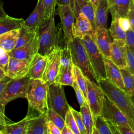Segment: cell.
I'll use <instances>...</instances> for the list:
<instances>
[{"label": "cell", "mask_w": 134, "mask_h": 134, "mask_svg": "<svg viewBox=\"0 0 134 134\" xmlns=\"http://www.w3.org/2000/svg\"><path fill=\"white\" fill-rule=\"evenodd\" d=\"M98 85L105 95L125 115L134 131V105L131 97L124 90L112 84L107 79L99 81Z\"/></svg>", "instance_id": "6da1fadb"}, {"label": "cell", "mask_w": 134, "mask_h": 134, "mask_svg": "<svg viewBox=\"0 0 134 134\" xmlns=\"http://www.w3.org/2000/svg\"><path fill=\"white\" fill-rule=\"evenodd\" d=\"M55 25L54 15L44 19L38 27L39 38L38 53L43 56L48 55L57 46H60V29Z\"/></svg>", "instance_id": "7a4b0ae2"}, {"label": "cell", "mask_w": 134, "mask_h": 134, "mask_svg": "<svg viewBox=\"0 0 134 134\" xmlns=\"http://www.w3.org/2000/svg\"><path fill=\"white\" fill-rule=\"evenodd\" d=\"M28 106L39 114H47L49 107L48 85L42 79H30L25 97Z\"/></svg>", "instance_id": "3957f363"}, {"label": "cell", "mask_w": 134, "mask_h": 134, "mask_svg": "<svg viewBox=\"0 0 134 134\" xmlns=\"http://www.w3.org/2000/svg\"><path fill=\"white\" fill-rule=\"evenodd\" d=\"M68 43L70 48L73 64L80 69L85 78L98 84L86 51L81 39L74 37Z\"/></svg>", "instance_id": "277c9868"}, {"label": "cell", "mask_w": 134, "mask_h": 134, "mask_svg": "<svg viewBox=\"0 0 134 134\" xmlns=\"http://www.w3.org/2000/svg\"><path fill=\"white\" fill-rule=\"evenodd\" d=\"M91 63L96 81L107 79L104 57L95 42L94 38L90 35L84 36L81 39Z\"/></svg>", "instance_id": "5b68a950"}, {"label": "cell", "mask_w": 134, "mask_h": 134, "mask_svg": "<svg viewBox=\"0 0 134 134\" xmlns=\"http://www.w3.org/2000/svg\"><path fill=\"white\" fill-rule=\"evenodd\" d=\"M30 79L27 76L12 79L0 94V103L4 107L18 98H25L29 87Z\"/></svg>", "instance_id": "8992f818"}, {"label": "cell", "mask_w": 134, "mask_h": 134, "mask_svg": "<svg viewBox=\"0 0 134 134\" xmlns=\"http://www.w3.org/2000/svg\"><path fill=\"white\" fill-rule=\"evenodd\" d=\"M62 86L56 82L48 85V100L49 108L55 111L64 119L70 106L66 101Z\"/></svg>", "instance_id": "52a82bcc"}, {"label": "cell", "mask_w": 134, "mask_h": 134, "mask_svg": "<svg viewBox=\"0 0 134 134\" xmlns=\"http://www.w3.org/2000/svg\"><path fill=\"white\" fill-rule=\"evenodd\" d=\"M87 84V103L90 107L94 121L99 115H102L105 94L99 86L85 78Z\"/></svg>", "instance_id": "ba28073f"}, {"label": "cell", "mask_w": 134, "mask_h": 134, "mask_svg": "<svg viewBox=\"0 0 134 134\" xmlns=\"http://www.w3.org/2000/svg\"><path fill=\"white\" fill-rule=\"evenodd\" d=\"M62 47L57 46L47 55V62L42 80L48 85L54 82L58 74L60 64Z\"/></svg>", "instance_id": "9c48e42d"}, {"label": "cell", "mask_w": 134, "mask_h": 134, "mask_svg": "<svg viewBox=\"0 0 134 134\" xmlns=\"http://www.w3.org/2000/svg\"><path fill=\"white\" fill-rule=\"evenodd\" d=\"M102 115L107 122L117 126L126 125L131 127L130 122L125 115L105 95L103 100Z\"/></svg>", "instance_id": "30bf717a"}, {"label": "cell", "mask_w": 134, "mask_h": 134, "mask_svg": "<svg viewBox=\"0 0 134 134\" xmlns=\"http://www.w3.org/2000/svg\"><path fill=\"white\" fill-rule=\"evenodd\" d=\"M57 14L59 16L65 42H69L74 38L73 26L75 19L73 12L69 5H58Z\"/></svg>", "instance_id": "8fae6325"}, {"label": "cell", "mask_w": 134, "mask_h": 134, "mask_svg": "<svg viewBox=\"0 0 134 134\" xmlns=\"http://www.w3.org/2000/svg\"><path fill=\"white\" fill-rule=\"evenodd\" d=\"M39 38L37 31L35 36L26 44L8 52L9 57L18 59H31L38 53Z\"/></svg>", "instance_id": "7c38bea8"}, {"label": "cell", "mask_w": 134, "mask_h": 134, "mask_svg": "<svg viewBox=\"0 0 134 134\" xmlns=\"http://www.w3.org/2000/svg\"><path fill=\"white\" fill-rule=\"evenodd\" d=\"M110 59L120 69L127 68V55L125 40H113L110 47Z\"/></svg>", "instance_id": "4fadbf2b"}, {"label": "cell", "mask_w": 134, "mask_h": 134, "mask_svg": "<svg viewBox=\"0 0 134 134\" xmlns=\"http://www.w3.org/2000/svg\"><path fill=\"white\" fill-rule=\"evenodd\" d=\"M33 58L31 59H18L9 57L6 75L11 79L26 76Z\"/></svg>", "instance_id": "5bb4252c"}, {"label": "cell", "mask_w": 134, "mask_h": 134, "mask_svg": "<svg viewBox=\"0 0 134 134\" xmlns=\"http://www.w3.org/2000/svg\"><path fill=\"white\" fill-rule=\"evenodd\" d=\"M34 110L28 108L26 116L20 121L15 123H8L2 127L4 133L6 134H27L28 126L31 120L35 116Z\"/></svg>", "instance_id": "9a60e30c"}, {"label": "cell", "mask_w": 134, "mask_h": 134, "mask_svg": "<svg viewBox=\"0 0 134 134\" xmlns=\"http://www.w3.org/2000/svg\"><path fill=\"white\" fill-rule=\"evenodd\" d=\"M94 39L96 45L103 57L110 59V50L112 42L107 29H96Z\"/></svg>", "instance_id": "2e32d148"}, {"label": "cell", "mask_w": 134, "mask_h": 134, "mask_svg": "<svg viewBox=\"0 0 134 134\" xmlns=\"http://www.w3.org/2000/svg\"><path fill=\"white\" fill-rule=\"evenodd\" d=\"M73 12L75 18L80 13H82L90 21L93 32L95 34V10L90 1L87 0H74Z\"/></svg>", "instance_id": "e0dca14e"}, {"label": "cell", "mask_w": 134, "mask_h": 134, "mask_svg": "<svg viewBox=\"0 0 134 134\" xmlns=\"http://www.w3.org/2000/svg\"><path fill=\"white\" fill-rule=\"evenodd\" d=\"M75 19L76 21L73 26L74 37L81 39L84 36L90 35L95 38V34L90 21L82 13H80Z\"/></svg>", "instance_id": "ac0fdd59"}, {"label": "cell", "mask_w": 134, "mask_h": 134, "mask_svg": "<svg viewBox=\"0 0 134 134\" xmlns=\"http://www.w3.org/2000/svg\"><path fill=\"white\" fill-rule=\"evenodd\" d=\"M107 79L112 84L124 90V85L120 69L110 59L104 58Z\"/></svg>", "instance_id": "d6986e66"}, {"label": "cell", "mask_w": 134, "mask_h": 134, "mask_svg": "<svg viewBox=\"0 0 134 134\" xmlns=\"http://www.w3.org/2000/svg\"><path fill=\"white\" fill-rule=\"evenodd\" d=\"M44 20V8L42 0H38L32 12L24 20L23 26L35 29L38 28Z\"/></svg>", "instance_id": "ffe728a7"}, {"label": "cell", "mask_w": 134, "mask_h": 134, "mask_svg": "<svg viewBox=\"0 0 134 134\" xmlns=\"http://www.w3.org/2000/svg\"><path fill=\"white\" fill-rule=\"evenodd\" d=\"M47 56L37 53L34 57L29 71L26 75L30 79H42L47 62Z\"/></svg>", "instance_id": "44dd1931"}, {"label": "cell", "mask_w": 134, "mask_h": 134, "mask_svg": "<svg viewBox=\"0 0 134 134\" xmlns=\"http://www.w3.org/2000/svg\"><path fill=\"white\" fill-rule=\"evenodd\" d=\"M112 19L127 17L131 0H107Z\"/></svg>", "instance_id": "7402d4cb"}, {"label": "cell", "mask_w": 134, "mask_h": 134, "mask_svg": "<svg viewBox=\"0 0 134 134\" xmlns=\"http://www.w3.org/2000/svg\"><path fill=\"white\" fill-rule=\"evenodd\" d=\"M47 114H38L31 120L27 134H48Z\"/></svg>", "instance_id": "603a6c76"}, {"label": "cell", "mask_w": 134, "mask_h": 134, "mask_svg": "<svg viewBox=\"0 0 134 134\" xmlns=\"http://www.w3.org/2000/svg\"><path fill=\"white\" fill-rule=\"evenodd\" d=\"M108 6L107 0H100L95 10V28H107Z\"/></svg>", "instance_id": "cb8c5ba5"}, {"label": "cell", "mask_w": 134, "mask_h": 134, "mask_svg": "<svg viewBox=\"0 0 134 134\" xmlns=\"http://www.w3.org/2000/svg\"><path fill=\"white\" fill-rule=\"evenodd\" d=\"M19 29H15L0 35V48L9 52L16 46Z\"/></svg>", "instance_id": "d4e9b609"}, {"label": "cell", "mask_w": 134, "mask_h": 134, "mask_svg": "<svg viewBox=\"0 0 134 134\" xmlns=\"http://www.w3.org/2000/svg\"><path fill=\"white\" fill-rule=\"evenodd\" d=\"M73 64L69 65H60L59 71L54 82L61 84L62 85L71 86L72 87L74 83L73 75Z\"/></svg>", "instance_id": "484cf974"}, {"label": "cell", "mask_w": 134, "mask_h": 134, "mask_svg": "<svg viewBox=\"0 0 134 134\" xmlns=\"http://www.w3.org/2000/svg\"><path fill=\"white\" fill-rule=\"evenodd\" d=\"M24 20L9 16L0 19V35L13 29H18L23 26Z\"/></svg>", "instance_id": "4316f807"}, {"label": "cell", "mask_w": 134, "mask_h": 134, "mask_svg": "<svg viewBox=\"0 0 134 134\" xmlns=\"http://www.w3.org/2000/svg\"><path fill=\"white\" fill-rule=\"evenodd\" d=\"M83 124L86 130L87 134H92L94 121L91 111L88 103L86 102L83 105L80 106V111Z\"/></svg>", "instance_id": "83f0119b"}, {"label": "cell", "mask_w": 134, "mask_h": 134, "mask_svg": "<svg viewBox=\"0 0 134 134\" xmlns=\"http://www.w3.org/2000/svg\"><path fill=\"white\" fill-rule=\"evenodd\" d=\"M38 29V27L35 29H31L22 26L19 29V33L15 48L20 47L28 43L35 36Z\"/></svg>", "instance_id": "f1b7e54d"}, {"label": "cell", "mask_w": 134, "mask_h": 134, "mask_svg": "<svg viewBox=\"0 0 134 134\" xmlns=\"http://www.w3.org/2000/svg\"><path fill=\"white\" fill-rule=\"evenodd\" d=\"M124 85V91L130 96L134 95V74L127 68L120 69Z\"/></svg>", "instance_id": "f546056e"}, {"label": "cell", "mask_w": 134, "mask_h": 134, "mask_svg": "<svg viewBox=\"0 0 134 134\" xmlns=\"http://www.w3.org/2000/svg\"><path fill=\"white\" fill-rule=\"evenodd\" d=\"M74 65V64H73ZM73 75L74 82L83 93L86 101L87 102V84L85 77L79 68L73 65Z\"/></svg>", "instance_id": "4dcf8cb0"}, {"label": "cell", "mask_w": 134, "mask_h": 134, "mask_svg": "<svg viewBox=\"0 0 134 134\" xmlns=\"http://www.w3.org/2000/svg\"><path fill=\"white\" fill-rule=\"evenodd\" d=\"M109 31L113 39L125 40L126 31L119 26L117 21V18L112 19V22L109 27Z\"/></svg>", "instance_id": "1f68e13d"}, {"label": "cell", "mask_w": 134, "mask_h": 134, "mask_svg": "<svg viewBox=\"0 0 134 134\" xmlns=\"http://www.w3.org/2000/svg\"><path fill=\"white\" fill-rule=\"evenodd\" d=\"M47 115L48 119L51 120L52 122H53V124L60 130L65 125V123L64 119L52 109L50 108H49L47 113Z\"/></svg>", "instance_id": "d6a6232c"}, {"label": "cell", "mask_w": 134, "mask_h": 134, "mask_svg": "<svg viewBox=\"0 0 134 134\" xmlns=\"http://www.w3.org/2000/svg\"><path fill=\"white\" fill-rule=\"evenodd\" d=\"M94 126L97 129L99 134H111L107 121L102 115L97 117Z\"/></svg>", "instance_id": "836d02e7"}, {"label": "cell", "mask_w": 134, "mask_h": 134, "mask_svg": "<svg viewBox=\"0 0 134 134\" xmlns=\"http://www.w3.org/2000/svg\"><path fill=\"white\" fill-rule=\"evenodd\" d=\"M44 8V20L55 14L57 0H42Z\"/></svg>", "instance_id": "e575fe53"}, {"label": "cell", "mask_w": 134, "mask_h": 134, "mask_svg": "<svg viewBox=\"0 0 134 134\" xmlns=\"http://www.w3.org/2000/svg\"><path fill=\"white\" fill-rule=\"evenodd\" d=\"M64 120L65 124L71 129L74 134H80L74 118L70 109L66 113Z\"/></svg>", "instance_id": "d590c367"}, {"label": "cell", "mask_w": 134, "mask_h": 134, "mask_svg": "<svg viewBox=\"0 0 134 134\" xmlns=\"http://www.w3.org/2000/svg\"><path fill=\"white\" fill-rule=\"evenodd\" d=\"M70 109L74 118L75 122L78 127L80 134H87L86 130L83 122L81 113L74 109L71 106H70Z\"/></svg>", "instance_id": "8d00e7d4"}, {"label": "cell", "mask_w": 134, "mask_h": 134, "mask_svg": "<svg viewBox=\"0 0 134 134\" xmlns=\"http://www.w3.org/2000/svg\"><path fill=\"white\" fill-rule=\"evenodd\" d=\"M126 46L134 57V31L132 29H130L126 31Z\"/></svg>", "instance_id": "74e56055"}, {"label": "cell", "mask_w": 134, "mask_h": 134, "mask_svg": "<svg viewBox=\"0 0 134 134\" xmlns=\"http://www.w3.org/2000/svg\"><path fill=\"white\" fill-rule=\"evenodd\" d=\"M9 59L8 52L3 49L0 51V69L3 70L6 73Z\"/></svg>", "instance_id": "f35d334b"}, {"label": "cell", "mask_w": 134, "mask_h": 134, "mask_svg": "<svg viewBox=\"0 0 134 134\" xmlns=\"http://www.w3.org/2000/svg\"><path fill=\"white\" fill-rule=\"evenodd\" d=\"M72 87H73L75 91V93L76 94V98L78 101V103L80 106H81L86 102L84 96V95L82 92V91H81V90L78 87V86L77 85V84L75 82L73 83Z\"/></svg>", "instance_id": "ab89813d"}, {"label": "cell", "mask_w": 134, "mask_h": 134, "mask_svg": "<svg viewBox=\"0 0 134 134\" xmlns=\"http://www.w3.org/2000/svg\"><path fill=\"white\" fill-rule=\"evenodd\" d=\"M117 18V21L119 26L125 31L131 29L130 24L127 17H119Z\"/></svg>", "instance_id": "60d3db41"}, {"label": "cell", "mask_w": 134, "mask_h": 134, "mask_svg": "<svg viewBox=\"0 0 134 134\" xmlns=\"http://www.w3.org/2000/svg\"><path fill=\"white\" fill-rule=\"evenodd\" d=\"M127 69L134 74V57L127 47Z\"/></svg>", "instance_id": "b9f144b4"}, {"label": "cell", "mask_w": 134, "mask_h": 134, "mask_svg": "<svg viewBox=\"0 0 134 134\" xmlns=\"http://www.w3.org/2000/svg\"><path fill=\"white\" fill-rule=\"evenodd\" d=\"M47 128L48 134H61V130L50 120H47Z\"/></svg>", "instance_id": "7bdbcfd3"}, {"label": "cell", "mask_w": 134, "mask_h": 134, "mask_svg": "<svg viewBox=\"0 0 134 134\" xmlns=\"http://www.w3.org/2000/svg\"><path fill=\"white\" fill-rule=\"evenodd\" d=\"M127 17L130 21L131 29L134 31V6L132 0L130 1L129 8L127 14Z\"/></svg>", "instance_id": "ee69618b"}, {"label": "cell", "mask_w": 134, "mask_h": 134, "mask_svg": "<svg viewBox=\"0 0 134 134\" xmlns=\"http://www.w3.org/2000/svg\"><path fill=\"white\" fill-rule=\"evenodd\" d=\"M117 127L120 134H134V131L129 125H120Z\"/></svg>", "instance_id": "f6af8a7d"}, {"label": "cell", "mask_w": 134, "mask_h": 134, "mask_svg": "<svg viewBox=\"0 0 134 134\" xmlns=\"http://www.w3.org/2000/svg\"><path fill=\"white\" fill-rule=\"evenodd\" d=\"M4 110L5 107L0 103V126L2 127L7 124H8L7 122V118L4 114Z\"/></svg>", "instance_id": "bcb514c9"}, {"label": "cell", "mask_w": 134, "mask_h": 134, "mask_svg": "<svg viewBox=\"0 0 134 134\" xmlns=\"http://www.w3.org/2000/svg\"><path fill=\"white\" fill-rule=\"evenodd\" d=\"M58 5H69L72 10L74 8V0H57Z\"/></svg>", "instance_id": "7dc6e473"}, {"label": "cell", "mask_w": 134, "mask_h": 134, "mask_svg": "<svg viewBox=\"0 0 134 134\" xmlns=\"http://www.w3.org/2000/svg\"><path fill=\"white\" fill-rule=\"evenodd\" d=\"M12 79L6 75L3 79L0 80V94L2 93L4 88L5 87L8 83Z\"/></svg>", "instance_id": "c3c4849f"}, {"label": "cell", "mask_w": 134, "mask_h": 134, "mask_svg": "<svg viewBox=\"0 0 134 134\" xmlns=\"http://www.w3.org/2000/svg\"><path fill=\"white\" fill-rule=\"evenodd\" d=\"M61 134H74L71 129L66 125L63 126L61 130Z\"/></svg>", "instance_id": "681fc988"}, {"label": "cell", "mask_w": 134, "mask_h": 134, "mask_svg": "<svg viewBox=\"0 0 134 134\" xmlns=\"http://www.w3.org/2000/svg\"><path fill=\"white\" fill-rule=\"evenodd\" d=\"M7 16V15L3 8V4L0 1V19L6 17Z\"/></svg>", "instance_id": "f907efd6"}, {"label": "cell", "mask_w": 134, "mask_h": 134, "mask_svg": "<svg viewBox=\"0 0 134 134\" xmlns=\"http://www.w3.org/2000/svg\"><path fill=\"white\" fill-rule=\"evenodd\" d=\"M99 1L100 0H90V2L91 3V4H92L93 7H94V10L96 9L99 2Z\"/></svg>", "instance_id": "816d5d0a"}, {"label": "cell", "mask_w": 134, "mask_h": 134, "mask_svg": "<svg viewBox=\"0 0 134 134\" xmlns=\"http://www.w3.org/2000/svg\"><path fill=\"white\" fill-rule=\"evenodd\" d=\"M6 75V72L2 69H0V80L3 79L4 77H5Z\"/></svg>", "instance_id": "f5cc1de1"}, {"label": "cell", "mask_w": 134, "mask_h": 134, "mask_svg": "<svg viewBox=\"0 0 134 134\" xmlns=\"http://www.w3.org/2000/svg\"><path fill=\"white\" fill-rule=\"evenodd\" d=\"M92 134H99L98 131L97 130V129L96 128V127H95L94 126L93 127Z\"/></svg>", "instance_id": "db71d44e"}, {"label": "cell", "mask_w": 134, "mask_h": 134, "mask_svg": "<svg viewBox=\"0 0 134 134\" xmlns=\"http://www.w3.org/2000/svg\"><path fill=\"white\" fill-rule=\"evenodd\" d=\"M130 97H131V100L132 102V103H133V104L134 105V95H133L132 96H130Z\"/></svg>", "instance_id": "11a10c76"}, {"label": "cell", "mask_w": 134, "mask_h": 134, "mask_svg": "<svg viewBox=\"0 0 134 134\" xmlns=\"http://www.w3.org/2000/svg\"><path fill=\"white\" fill-rule=\"evenodd\" d=\"M0 134H4V132L2 130H0Z\"/></svg>", "instance_id": "9f6ffc18"}, {"label": "cell", "mask_w": 134, "mask_h": 134, "mask_svg": "<svg viewBox=\"0 0 134 134\" xmlns=\"http://www.w3.org/2000/svg\"><path fill=\"white\" fill-rule=\"evenodd\" d=\"M132 2L133 3V6H134V0H132Z\"/></svg>", "instance_id": "6f0895ef"}, {"label": "cell", "mask_w": 134, "mask_h": 134, "mask_svg": "<svg viewBox=\"0 0 134 134\" xmlns=\"http://www.w3.org/2000/svg\"><path fill=\"white\" fill-rule=\"evenodd\" d=\"M1 50H2V49H1V48H0V51H1Z\"/></svg>", "instance_id": "680465c9"}, {"label": "cell", "mask_w": 134, "mask_h": 134, "mask_svg": "<svg viewBox=\"0 0 134 134\" xmlns=\"http://www.w3.org/2000/svg\"><path fill=\"white\" fill-rule=\"evenodd\" d=\"M87 1H90V0H87Z\"/></svg>", "instance_id": "91938a15"}]
</instances>
